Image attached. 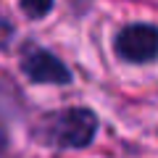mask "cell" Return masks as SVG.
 <instances>
[{
  "mask_svg": "<svg viewBox=\"0 0 158 158\" xmlns=\"http://www.w3.org/2000/svg\"><path fill=\"white\" fill-rule=\"evenodd\" d=\"M95 132L98 116L90 108H66L45 121V140L56 148H87Z\"/></svg>",
  "mask_w": 158,
  "mask_h": 158,
  "instance_id": "obj_1",
  "label": "cell"
},
{
  "mask_svg": "<svg viewBox=\"0 0 158 158\" xmlns=\"http://www.w3.org/2000/svg\"><path fill=\"white\" fill-rule=\"evenodd\" d=\"M116 56L127 63L158 61V27L153 24H127L116 34Z\"/></svg>",
  "mask_w": 158,
  "mask_h": 158,
  "instance_id": "obj_2",
  "label": "cell"
},
{
  "mask_svg": "<svg viewBox=\"0 0 158 158\" xmlns=\"http://www.w3.org/2000/svg\"><path fill=\"white\" fill-rule=\"evenodd\" d=\"M21 69L34 85H69L71 82V71L63 66L61 58H56L53 53L34 48V45L24 50Z\"/></svg>",
  "mask_w": 158,
  "mask_h": 158,
  "instance_id": "obj_3",
  "label": "cell"
},
{
  "mask_svg": "<svg viewBox=\"0 0 158 158\" xmlns=\"http://www.w3.org/2000/svg\"><path fill=\"white\" fill-rule=\"evenodd\" d=\"M21 11L27 13V19H45L53 11V0H21Z\"/></svg>",
  "mask_w": 158,
  "mask_h": 158,
  "instance_id": "obj_4",
  "label": "cell"
},
{
  "mask_svg": "<svg viewBox=\"0 0 158 158\" xmlns=\"http://www.w3.org/2000/svg\"><path fill=\"white\" fill-rule=\"evenodd\" d=\"M3 148H6V135H3V129H0V153H3Z\"/></svg>",
  "mask_w": 158,
  "mask_h": 158,
  "instance_id": "obj_5",
  "label": "cell"
}]
</instances>
